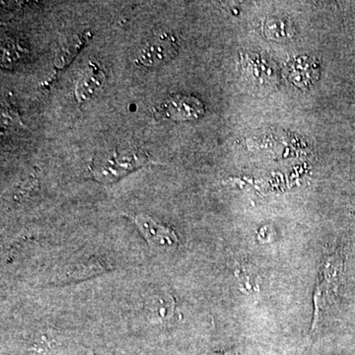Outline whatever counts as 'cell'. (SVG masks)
<instances>
[{
	"label": "cell",
	"mask_w": 355,
	"mask_h": 355,
	"mask_svg": "<svg viewBox=\"0 0 355 355\" xmlns=\"http://www.w3.org/2000/svg\"><path fill=\"white\" fill-rule=\"evenodd\" d=\"M161 116L176 121L197 120L205 113L202 103L197 98L177 95L163 102L157 109Z\"/></svg>",
	"instance_id": "5"
},
{
	"label": "cell",
	"mask_w": 355,
	"mask_h": 355,
	"mask_svg": "<svg viewBox=\"0 0 355 355\" xmlns=\"http://www.w3.org/2000/svg\"><path fill=\"white\" fill-rule=\"evenodd\" d=\"M105 79H106V74L102 69H100L99 65L95 62H90L83 76L77 84L76 89L77 101L83 103L91 99L102 87Z\"/></svg>",
	"instance_id": "7"
},
{
	"label": "cell",
	"mask_w": 355,
	"mask_h": 355,
	"mask_svg": "<svg viewBox=\"0 0 355 355\" xmlns=\"http://www.w3.org/2000/svg\"><path fill=\"white\" fill-rule=\"evenodd\" d=\"M179 50L177 39L168 32H160L147 40L140 48L137 60L146 67H158L176 57Z\"/></svg>",
	"instance_id": "3"
},
{
	"label": "cell",
	"mask_w": 355,
	"mask_h": 355,
	"mask_svg": "<svg viewBox=\"0 0 355 355\" xmlns=\"http://www.w3.org/2000/svg\"><path fill=\"white\" fill-rule=\"evenodd\" d=\"M4 57H2V62L6 64H12L13 62H19V58H22L26 53V50H23L22 46L13 43H6L3 50Z\"/></svg>",
	"instance_id": "9"
},
{
	"label": "cell",
	"mask_w": 355,
	"mask_h": 355,
	"mask_svg": "<svg viewBox=\"0 0 355 355\" xmlns=\"http://www.w3.org/2000/svg\"><path fill=\"white\" fill-rule=\"evenodd\" d=\"M242 80L258 92L272 90L279 80L277 65L272 60L257 53L243 55L240 60Z\"/></svg>",
	"instance_id": "2"
},
{
	"label": "cell",
	"mask_w": 355,
	"mask_h": 355,
	"mask_svg": "<svg viewBox=\"0 0 355 355\" xmlns=\"http://www.w3.org/2000/svg\"><path fill=\"white\" fill-rule=\"evenodd\" d=\"M147 155L139 150L114 151L93 166V175L102 183H114L147 163Z\"/></svg>",
	"instance_id": "1"
},
{
	"label": "cell",
	"mask_w": 355,
	"mask_h": 355,
	"mask_svg": "<svg viewBox=\"0 0 355 355\" xmlns=\"http://www.w3.org/2000/svg\"><path fill=\"white\" fill-rule=\"evenodd\" d=\"M87 355H94V354H93L92 350H88Z\"/></svg>",
	"instance_id": "10"
},
{
	"label": "cell",
	"mask_w": 355,
	"mask_h": 355,
	"mask_svg": "<svg viewBox=\"0 0 355 355\" xmlns=\"http://www.w3.org/2000/svg\"><path fill=\"white\" fill-rule=\"evenodd\" d=\"M263 34L266 38L273 41H286L292 38L295 34L293 25L288 19L284 17H270L263 24Z\"/></svg>",
	"instance_id": "8"
},
{
	"label": "cell",
	"mask_w": 355,
	"mask_h": 355,
	"mask_svg": "<svg viewBox=\"0 0 355 355\" xmlns=\"http://www.w3.org/2000/svg\"><path fill=\"white\" fill-rule=\"evenodd\" d=\"M135 222L140 233L153 249L165 251L175 249L179 244V239L175 231L168 226L159 223L153 217L144 214H137L135 217Z\"/></svg>",
	"instance_id": "4"
},
{
	"label": "cell",
	"mask_w": 355,
	"mask_h": 355,
	"mask_svg": "<svg viewBox=\"0 0 355 355\" xmlns=\"http://www.w3.org/2000/svg\"><path fill=\"white\" fill-rule=\"evenodd\" d=\"M287 79L294 86L307 89L314 85L320 77V67L316 60L309 57L294 58L286 67Z\"/></svg>",
	"instance_id": "6"
}]
</instances>
